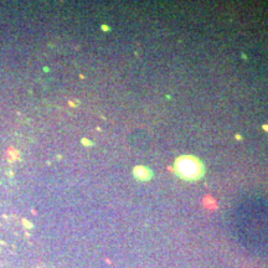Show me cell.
<instances>
[{
  "mask_svg": "<svg viewBox=\"0 0 268 268\" xmlns=\"http://www.w3.org/2000/svg\"><path fill=\"white\" fill-rule=\"evenodd\" d=\"M176 173L185 180H198L204 175V167L199 159L189 155L180 157L176 160Z\"/></svg>",
  "mask_w": 268,
  "mask_h": 268,
  "instance_id": "6da1fadb",
  "label": "cell"
},
{
  "mask_svg": "<svg viewBox=\"0 0 268 268\" xmlns=\"http://www.w3.org/2000/svg\"><path fill=\"white\" fill-rule=\"evenodd\" d=\"M134 175L139 180H149L152 178V171L145 167H137L134 168Z\"/></svg>",
  "mask_w": 268,
  "mask_h": 268,
  "instance_id": "7a4b0ae2",
  "label": "cell"
}]
</instances>
